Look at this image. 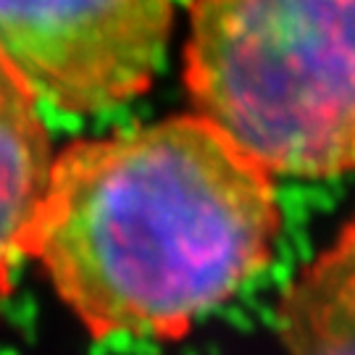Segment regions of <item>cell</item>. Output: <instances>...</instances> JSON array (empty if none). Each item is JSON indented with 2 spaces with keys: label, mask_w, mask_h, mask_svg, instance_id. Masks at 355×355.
<instances>
[{
  "label": "cell",
  "mask_w": 355,
  "mask_h": 355,
  "mask_svg": "<svg viewBox=\"0 0 355 355\" xmlns=\"http://www.w3.org/2000/svg\"><path fill=\"white\" fill-rule=\"evenodd\" d=\"M279 224L271 174L187 114L58 153L26 255L95 340H177L266 266Z\"/></svg>",
  "instance_id": "obj_1"
},
{
  "label": "cell",
  "mask_w": 355,
  "mask_h": 355,
  "mask_svg": "<svg viewBox=\"0 0 355 355\" xmlns=\"http://www.w3.org/2000/svg\"><path fill=\"white\" fill-rule=\"evenodd\" d=\"M184 85L268 174L355 171V0H192Z\"/></svg>",
  "instance_id": "obj_2"
},
{
  "label": "cell",
  "mask_w": 355,
  "mask_h": 355,
  "mask_svg": "<svg viewBox=\"0 0 355 355\" xmlns=\"http://www.w3.org/2000/svg\"><path fill=\"white\" fill-rule=\"evenodd\" d=\"M171 0H0V64L35 101L101 114L153 85Z\"/></svg>",
  "instance_id": "obj_3"
},
{
  "label": "cell",
  "mask_w": 355,
  "mask_h": 355,
  "mask_svg": "<svg viewBox=\"0 0 355 355\" xmlns=\"http://www.w3.org/2000/svg\"><path fill=\"white\" fill-rule=\"evenodd\" d=\"M53 158L37 101L0 64V297L11 287L16 263L26 258Z\"/></svg>",
  "instance_id": "obj_4"
},
{
  "label": "cell",
  "mask_w": 355,
  "mask_h": 355,
  "mask_svg": "<svg viewBox=\"0 0 355 355\" xmlns=\"http://www.w3.org/2000/svg\"><path fill=\"white\" fill-rule=\"evenodd\" d=\"M277 318L287 355H355V216L287 284Z\"/></svg>",
  "instance_id": "obj_5"
}]
</instances>
